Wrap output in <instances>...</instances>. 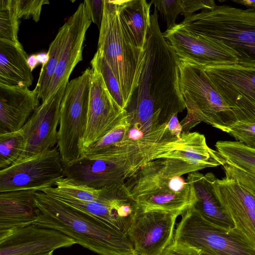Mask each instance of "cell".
Returning <instances> with one entry per match:
<instances>
[{
    "label": "cell",
    "mask_w": 255,
    "mask_h": 255,
    "mask_svg": "<svg viewBox=\"0 0 255 255\" xmlns=\"http://www.w3.org/2000/svg\"><path fill=\"white\" fill-rule=\"evenodd\" d=\"M25 146V140L21 129L0 134V170L17 161Z\"/></svg>",
    "instance_id": "f546056e"
},
{
    "label": "cell",
    "mask_w": 255,
    "mask_h": 255,
    "mask_svg": "<svg viewBox=\"0 0 255 255\" xmlns=\"http://www.w3.org/2000/svg\"><path fill=\"white\" fill-rule=\"evenodd\" d=\"M202 68L238 122L255 123V67L235 64Z\"/></svg>",
    "instance_id": "9c48e42d"
},
{
    "label": "cell",
    "mask_w": 255,
    "mask_h": 255,
    "mask_svg": "<svg viewBox=\"0 0 255 255\" xmlns=\"http://www.w3.org/2000/svg\"><path fill=\"white\" fill-rule=\"evenodd\" d=\"M19 19L11 7V0L0 1V41L20 45Z\"/></svg>",
    "instance_id": "4dcf8cb0"
},
{
    "label": "cell",
    "mask_w": 255,
    "mask_h": 255,
    "mask_svg": "<svg viewBox=\"0 0 255 255\" xmlns=\"http://www.w3.org/2000/svg\"><path fill=\"white\" fill-rule=\"evenodd\" d=\"M55 186L43 189L41 192L52 197L88 202L97 201L101 194V189H96L77 184L65 177L58 181Z\"/></svg>",
    "instance_id": "f1b7e54d"
},
{
    "label": "cell",
    "mask_w": 255,
    "mask_h": 255,
    "mask_svg": "<svg viewBox=\"0 0 255 255\" xmlns=\"http://www.w3.org/2000/svg\"><path fill=\"white\" fill-rule=\"evenodd\" d=\"M92 67L87 124L84 149L112 129L126 115L110 94L102 75Z\"/></svg>",
    "instance_id": "5bb4252c"
},
{
    "label": "cell",
    "mask_w": 255,
    "mask_h": 255,
    "mask_svg": "<svg viewBox=\"0 0 255 255\" xmlns=\"http://www.w3.org/2000/svg\"><path fill=\"white\" fill-rule=\"evenodd\" d=\"M28 57L21 44L0 41V84L30 87L33 78Z\"/></svg>",
    "instance_id": "d4e9b609"
},
{
    "label": "cell",
    "mask_w": 255,
    "mask_h": 255,
    "mask_svg": "<svg viewBox=\"0 0 255 255\" xmlns=\"http://www.w3.org/2000/svg\"><path fill=\"white\" fill-rule=\"evenodd\" d=\"M27 62L31 71L32 72L33 69H35L38 64V62L36 58V55L32 54L29 56L27 60Z\"/></svg>",
    "instance_id": "60d3db41"
},
{
    "label": "cell",
    "mask_w": 255,
    "mask_h": 255,
    "mask_svg": "<svg viewBox=\"0 0 255 255\" xmlns=\"http://www.w3.org/2000/svg\"><path fill=\"white\" fill-rule=\"evenodd\" d=\"M202 255H203V254H202Z\"/></svg>",
    "instance_id": "ee69618b"
},
{
    "label": "cell",
    "mask_w": 255,
    "mask_h": 255,
    "mask_svg": "<svg viewBox=\"0 0 255 255\" xmlns=\"http://www.w3.org/2000/svg\"><path fill=\"white\" fill-rule=\"evenodd\" d=\"M91 64L95 66L102 75L107 88L113 99L125 110L127 106L118 81L111 67L98 50L91 61Z\"/></svg>",
    "instance_id": "1f68e13d"
},
{
    "label": "cell",
    "mask_w": 255,
    "mask_h": 255,
    "mask_svg": "<svg viewBox=\"0 0 255 255\" xmlns=\"http://www.w3.org/2000/svg\"><path fill=\"white\" fill-rule=\"evenodd\" d=\"M66 32L67 24L65 22L59 29L55 37L49 45L47 52L49 55L48 61L41 69L35 89L42 102L47 99L49 88L57 69Z\"/></svg>",
    "instance_id": "4316f807"
},
{
    "label": "cell",
    "mask_w": 255,
    "mask_h": 255,
    "mask_svg": "<svg viewBox=\"0 0 255 255\" xmlns=\"http://www.w3.org/2000/svg\"><path fill=\"white\" fill-rule=\"evenodd\" d=\"M36 58L38 64H41L42 68L47 63L49 60V55L48 52H41L36 54Z\"/></svg>",
    "instance_id": "ab89813d"
},
{
    "label": "cell",
    "mask_w": 255,
    "mask_h": 255,
    "mask_svg": "<svg viewBox=\"0 0 255 255\" xmlns=\"http://www.w3.org/2000/svg\"><path fill=\"white\" fill-rule=\"evenodd\" d=\"M46 0H11V7L18 19L32 18L35 22L39 21L42 6L48 4Z\"/></svg>",
    "instance_id": "d6a6232c"
},
{
    "label": "cell",
    "mask_w": 255,
    "mask_h": 255,
    "mask_svg": "<svg viewBox=\"0 0 255 255\" xmlns=\"http://www.w3.org/2000/svg\"><path fill=\"white\" fill-rule=\"evenodd\" d=\"M179 69V87L187 110L180 122L182 132H190L201 122L222 131L238 122L201 67L180 61Z\"/></svg>",
    "instance_id": "8992f818"
},
{
    "label": "cell",
    "mask_w": 255,
    "mask_h": 255,
    "mask_svg": "<svg viewBox=\"0 0 255 255\" xmlns=\"http://www.w3.org/2000/svg\"><path fill=\"white\" fill-rule=\"evenodd\" d=\"M145 49L138 85L125 110L130 126L149 133L165 127L186 108L179 83L180 60L161 32L155 8Z\"/></svg>",
    "instance_id": "6da1fadb"
},
{
    "label": "cell",
    "mask_w": 255,
    "mask_h": 255,
    "mask_svg": "<svg viewBox=\"0 0 255 255\" xmlns=\"http://www.w3.org/2000/svg\"><path fill=\"white\" fill-rule=\"evenodd\" d=\"M178 213L138 209L127 237L137 255H161L173 241Z\"/></svg>",
    "instance_id": "7c38bea8"
},
{
    "label": "cell",
    "mask_w": 255,
    "mask_h": 255,
    "mask_svg": "<svg viewBox=\"0 0 255 255\" xmlns=\"http://www.w3.org/2000/svg\"><path fill=\"white\" fill-rule=\"evenodd\" d=\"M105 0H85L84 1L87 14L92 22L100 29L102 21Z\"/></svg>",
    "instance_id": "d590c367"
},
{
    "label": "cell",
    "mask_w": 255,
    "mask_h": 255,
    "mask_svg": "<svg viewBox=\"0 0 255 255\" xmlns=\"http://www.w3.org/2000/svg\"><path fill=\"white\" fill-rule=\"evenodd\" d=\"M68 82H64L42 102L21 129L25 137V146L17 161L53 148L57 143L60 106Z\"/></svg>",
    "instance_id": "4fadbf2b"
},
{
    "label": "cell",
    "mask_w": 255,
    "mask_h": 255,
    "mask_svg": "<svg viewBox=\"0 0 255 255\" xmlns=\"http://www.w3.org/2000/svg\"><path fill=\"white\" fill-rule=\"evenodd\" d=\"M159 158L173 174L179 176L223 163L219 152L208 146L204 135L196 131L182 132L179 146Z\"/></svg>",
    "instance_id": "2e32d148"
},
{
    "label": "cell",
    "mask_w": 255,
    "mask_h": 255,
    "mask_svg": "<svg viewBox=\"0 0 255 255\" xmlns=\"http://www.w3.org/2000/svg\"><path fill=\"white\" fill-rule=\"evenodd\" d=\"M36 90L0 84V134L22 128L39 106Z\"/></svg>",
    "instance_id": "44dd1931"
},
{
    "label": "cell",
    "mask_w": 255,
    "mask_h": 255,
    "mask_svg": "<svg viewBox=\"0 0 255 255\" xmlns=\"http://www.w3.org/2000/svg\"><path fill=\"white\" fill-rule=\"evenodd\" d=\"M62 163L65 178L77 184L96 189L125 182L127 179L124 161L114 157L82 155L73 161Z\"/></svg>",
    "instance_id": "9a60e30c"
},
{
    "label": "cell",
    "mask_w": 255,
    "mask_h": 255,
    "mask_svg": "<svg viewBox=\"0 0 255 255\" xmlns=\"http://www.w3.org/2000/svg\"><path fill=\"white\" fill-rule=\"evenodd\" d=\"M161 255H202L198 251L175 242L174 241L162 253Z\"/></svg>",
    "instance_id": "74e56055"
},
{
    "label": "cell",
    "mask_w": 255,
    "mask_h": 255,
    "mask_svg": "<svg viewBox=\"0 0 255 255\" xmlns=\"http://www.w3.org/2000/svg\"><path fill=\"white\" fill-rule=\"evenodd\" d=\"M65 177L58 147L14 162L0 170V192L16 190L41 191Z\"/></svg>",
    "instance_id": "30bf717a"
},
{
    "label": "cell",
    "mask_w": 255,
    "mask_h": 255,
    "mask_svg": "<svg viewBox=\"0 0 255 255\" xmlns=\"http://www.w3.org/2000/svg\"><path fill=\"white\" fill-rule=\"evenodd\" d=\"M215 146L223 159L225 177L255 194V149L237 141H218Z\"/></svg>",
    "instance_id": "cb8c5ba5"
},
{
    "label": "cell",
    "mask_w": 255,
    "mask_h": 255,
    "mask_svg": "<svg viewBox=\"0 0 255 255\" xmlns=\"http://www.w3.org/2000/svg\"><path fill=\"white\" fill-rule=\"evenodd\" d=\"M129 127L127 115L110 131L85 147L83 155L104 156L115 155L127 137Z\"/></svg>",
    "instance_id": "83f0119b"
},
{
    "label": "cell",
    "mask_w": 255,
    "mask_h": 255,
    "mask_svg": "<svg viewBox=\"0 0 255 255\" xmlns=\"http://www.w3.org/2000/svg\"><path fill=\"white\" fill-rule=\"evenodd\" d=\"M173 241L207 255H255V249L236 228L218 226L193 206L182 215Z\"/></svg>",
    "instance_id": "52a82bcc"
},
{
    "label": "cell",
    "mask_w": 255,
    "mask_h": 255,
    "mask_svg": "<svg viewBox=\"0 0 255 255\" xmlns=\"http://www.w3.org/2000/svg\"><path fill=\"white\" fill-rule=\"evenodd\" d=\"M35 197L40 214L34 225L58 231L100 255H137L121 232L42 192Z\"/></svg>",
    "instance_id": "7a4b0ae2"
},
{
    "label": "cell",
    "mask_w": 255,
    "mask_h": 255,
    "mask_svg": "<svg viewBox=\"0 0 255 255\" xmlns=\"http://www.w3.org/2000/svg\"><path fill=\"white\" fill-rule=\"evenodd\" d=\"M98 43L118 81L126 108L138 85L145 49L137 47L120 15L116 0H105Z\"/></svg>",
    "instance_id": "277c9868"
},
{
    "label": "cell",
    "mask_w": 255,
    "mask_h": 255,
    "mask_svg": "<svg viewBox=\"0 0 255 255\" xmlns=\"http://www.w3.org/2000/svg\"><path fill=\"white\" fill-rule=\"evenodd\" d=\"M53 197L94 216L127 236L138 210L125 181L101 188L100 197L96 201Z\"/></svg>",
    "instance_id": "8fae6325"
},
{
    "label": "cell",
    "mask_w": 255,
    "mask_h": 255,
    "mask_svg": "<svg viewBox=\"0 0 255 255\" xmlns=\"http://www.w3.org/2000/svg\"><path fill=\"white\" fill-rule=\"evenodd\" d=\"M214 190L235 228L255 249V194L226 177L216 179Z\"/></svg>",
    "instance_id": "d6986e66"
},
{
    "label": "cell",
    "mask_w": 255,
    "mask_h": 255,
    "mask_svg": "<svg viewBox=\"0 0 255 255\" xmlns=\"http://www.w3.org/2000/svg\"><path fill=\"white\" fill-rule=\"evenodd\" d=\"M167 127L174 136L180 138L182 132V127L178 121L177 115L172 117L167 124Z\"/></svg>",
    "instance_id": "f35d334b"
},
{
    "label": "cell",
    "mask_w": 255,
    "mask_h": 255,
    "mask_svg": "<svg viewBox=\"0 0 255 255\" xmlns=\"http://www.w3.org/2000/svg\"><path fill=\"white\" fill-rule=\"evenodd\" d=\"M33 190L0 192V240L35 224L40 214Z\"/></svg>",
    "instance_id": "7402d4cb"
},
{
    "label": "cell",
    "mask_w": 255,
    "mask_h": 255,
    "mask_svg": "<svg viewBox=\"0 0 255 255\" xmlns=\"http://www.w3.org/2000/svg\"><path fill=\"white\" fill-rule=\"evenodd\" d=\"M150 2L164 18L167 29L176 26V19L178 15L183 12L181 0H152Z\"/></svg>",
    "instance_id": "e575fe53"
},
{
    "label": "cell",
    "mask_w": 255,
    "mask_h": 255,
    "mask_svg": "<svg viewBox=\"0 0 255 255\" xmlns=\"http://www.w3.org/2000/svg\"><path fill=\"white\" fill-rule=\"evenodd\" d=\"M222 131L234 137L237 141L255 149V123L238 122Z\"/></svg>",
    "instance_id": "836d02e7"
},
{
    "label": "cell",
    "mask_w": 255,
    "mask_h": 255,
    "mask_svg": "<svg viewBox=\"0 0 255 255\" xmlns=\"http://www.w3.org/2000/svg\"><path fill=\"white\" fill-rule=\"evenodd\" d=\"M139 209L158 210L182 215L192 206L191 187L181 176L173 174L161 158L150 161L125 181Z\"/></svg>",
    "instance_id": "5b68a950"
},
{
    "label": "cell",
    "mask_w": 255,
    "mask_h": 255,
    "mask_svg": "<svg viewBox=\"0 0 255 255\" xmlns=\"http://www.w3.org/2000/svg\"><path fill=\"white\" fill-rule=\"evenodd\" d=\"M92 71L87 68L68 82L60 106L57 147L62 161H73L83 154Z\"/></svg>",
    "instance_id": "ba28073f"
},
{
    "label": "cell",
    "mask_w": 255,
    "mask_h": 255,
    "mask_svg": "<svg viewBox=\"0 0 255 255\" xmlns=\"http://www.w3.org/2000/svg\"><path fill=\"white\" fill-rule=\"evenodd\" d=\"M91 22L84 2L79 5L66 21V35L57 69L49 88L47 98L64 82H69L74 68L82 60L85 35Z\"/></svg>",
    "instance_id": "ffe728a7"
},
{
    "label": "cell",
    "mask_w": 255,
    "mask_h": 255,
    "mask_svg": "<svg viewBox=\"0 0 255 255\" xmlns=\"http://www.w3.org/2000/svg\"><path fill=\"white\" fill-rule=\"evenodd\" d=\"M190 33L233 54L238 64L255 67V9L216 5L178 24Z\"/></svg>",
    "instance_id": "3957f363"
},
{
    "label": "cell",
    "mask_w": 255,
    "mask_h": 255,
    "mask_svg": "<svg viewBox=\"0 0 255 255\" xmlns=\"http://www.w3.org/2000/svg\"><path fill=\"white\" fill-rule=\"evenodd\" d=\"M233 1L237 3L248 6V7H251L255 9V0H233Z\"/></svg>",
    "instance_id": "b9f144b4"
},
{
    "label": "cell",
    "mask_w": 255,
    "mask_h": 255,
    "mask_svg": "<svg viewBox=\"0 0 255 255\" xmlns=\"http://www.w3.org/2000/svg\"><path fill=\"white\" fill-rule=\"evenodd\" d=\"M181 3L183 12L181 14L185 18L197 10L212 9L217 5L213 0H181Z\"/></svg>",
    "instance_id": "8d00e7d4"
},
{
    "label": "cell",
    "mask_w": 255,
    "mask_h": 255,
    "mask_svg": "<svg viewBox=\"0 0 255 255\" xmlns=\"http://www.w3.org/2000/svg\"><path fill=\"white\" fill-rule=\"evenodd\" d=\"M119 12L135 45L145 50L150 24L151 3L145 0H116Z\"/></svg>",
    "instance_id": "484cf974"
},
{
    "label": "cell",
    "mask_w": 255,
    "mask_h": 255,
    "mask_svg": "<svg viewBox=\"0 0 255 255\" xmlns=\"http://www.w3.org/2000/svg\"><path fill=\"white\" fill-rule=\"evenodd\" d=\"M75 244L58 231L32 224L0 239V255H38Z\"/></svg>",
    "instance_id": "e0dca14e"
},
{
    "label": "cell",
    "mask_w": 255,
    "mask_h": 255,
    "mask_svg": "<svg viewBox=\"0 0 255 255\" xmlns=\"http://www.w3.org/2000/svg\"><path fill=\"white\" fill-rule=\"evenodd\" d=\"M52 254H53V252H51V253H49L40 254V255H52Z\"/></svg>",
    "instance_id": "7bdbcfd3"
},
{
    "label": "cell",
    "mask_w": 255,
    "mask_h": 255,
    "mask_svg": "<svg viewBox=\"0 0 255 255\" xmlns=\"http://www.w3.org/2000/svg\"><path fill=\"white\" fill-rule=\"evenodd\" d=\"M216 179L211 172L203 174L196 171L188 174L186 180L194 197L192 206L211 223L226 229H233L235 226L233 220L215 193L214 184Z\"/></svg>",
    "instance_id": "603a6c76"
},
{
    "label": "cell",
    "mask_w": 255,
    "mask_h": 255,
    "mask_svg": "<svg viewBox=\"0 0 255 255\" xmlns=\"http://www.w3.org/2000/svg\"><path fill=\"white\" fill-rule=\"evenodd\" d=\"M162 35L180 61L201 67L238 64L237 58L231 53L206 42L178 24Z\"/></svg>",
    "instance_id": "ac0fdd59"
}]
</instances>
